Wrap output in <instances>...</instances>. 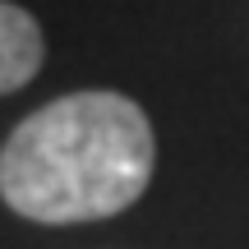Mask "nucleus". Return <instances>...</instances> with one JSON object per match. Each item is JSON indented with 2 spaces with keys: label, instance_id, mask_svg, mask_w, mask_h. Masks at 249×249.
Segmentation results:
<instances>
[{
  "label": "nucleus",
  "instance_id": "f257e3e1",
  "mask_svg": "<svg viewBox=\"0 0 249 249\" xmlns=\"http://www.w3.org/2000/svg\"><path fill=\"white\" fill-rule=\"evenodd\" d=\"M157 171L148 111L111 88H83L37 107L0 148V198L42 226L107 222L134 208Z\"/></svg>",
  "mask_w": 249,
  "mask_h": 249
},
{
  "label": "nucleus",
  "instance_id": "f03ea898",
  "mask_svg": "<svg viewBox=\"0 0 249 249\" xmlns=\"http://www.w3.org/2000/svg\"><path fill=\"white\" fill-rule=\"evenodd\" d=\"M46 60V33L18 0L0 5V92H18L37 79Z\"/></svg>",
  "mask_w": 249,
  "mask_h": 249
}]
</instances>
